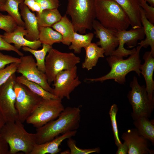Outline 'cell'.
<instances>
[{"mask_svg": "<svg viewBox=\"0 0 154 154\" xmlns=\"http://www.w3.org/2000/svg\"><path fill=\"white\" fill-rule=\"evenodd\" d=\"M81 113L80 106L65 108L57 118L37 128V144L50 141L61 135L77 130L80 126Z\"/></svg>", "mask_w": 154, "mask_h": 154, "instance_id": "obj_1", "label": "cell"}, {"mask_svg": "<svg viewBox=\"0 0 154 154\" xmlns=\"http://www.w3.org/2000/svg\"><path fill=\"white\" fill-rule=\"evenodd\" d=\"M23 123L18 119L7 122L0 132L9 145V154L20 151L30 154L37 144L35 133L27 132Z\"/></svg>", "mask_w": 154, "mask_h": 154, "instance_id": "obj_2", "label": "cell"}, {"mask_svg": "<svg viewBox=\"0 0 154 154\" xmlns=\"http://www.w3.org/2000/svg\"><path fill=\"white\" fill-rule=\"evenodd\" d=\"M142 48L140 45L138 46L135 51L126 59L115 55L109 56L106 60L111 68L110 71L103 76L96 78H87L86 80L92 82H103L107 80L113 79L115 82L123 84L126 82V76L131 71H135L140 76L141 64L140 52Z\"/></svg>", "mask_w": 154, "mask_h": 154, "instance_id": "obj_3", "label": "cell"}, {"mask_svg": "<svg viewBox=\"0 0 154 154\" xmlns=\"http://www.w3.org/2000/svg\"><path fill=\"white\" fill-rule=\"evenodd\" d=\"M96 17L104 27L119 31L130 25L127 15L113 0H94Z\"/></svg>", "mask_w": 154, "mask_h": 154, "instance_id": "obj_4", "label": "cell"}, {"mask_svg": "<svg viewBox=\"0 0 154 154\" xmlns=\"http://www.w3.org/2000/svg\"><path fill=\"white\" fill-rule=\"evenodd\" d=\"M66 13L71 17L75 32L84 34L92 30L96 18L94 0H68Z\"/></svg>", "mask_w": 154, "mask_h": 154, "instance_id": "obj_5", "label": "cell"}, {"mask_svg": "<svg viewBox=\"0 0 154 154\" xmlns=\"http://www.w3.org/2000/svg\"><path fill=\"white\" fill-rule=\"evenodd\" d=\"M80 62V58L73 52H64L51 48L45 59V72L48 83L54 81L59 72L72 68Z\"/></svg>", "mask_w": 154, "mask_h": 154, "instance_id": "obj_6", "label": "cell"}, {"mask_svg": "<svg viewBox=\"0 0 154 154\" xmlns=\"http://www.w3.org/2000/svg\"><path fill=\"white\" fill-rule=\"evenodd\" d=\"M131 90L127 97L131 106V116L134 120L145 117L149 118L154 108V101L149 98L145 86H140L135 76L130 83Z\"/></svg>", "mask_w": 154, "mask_h": 154, "instance_id": "obj_7", "label": "cell"}, {"mask_svg": "<svg viewBox=\"0 0 154 154\" xmlns=\"http://www.w3.org/2000/svg\"><path fill=\"white\" fill-rule=\"evenodd\" d=\"M65 108L62 100L59 99L42 98L40 103L26 121L36 128L40 127L55 119Z\"/></svg>", "mask_w": 154, "mask_h": 154, "instance_id": "obj_8", "label": "cell"}, {"mask_svg": "<svg viewBox=\"0 0 154 154\" xmlns=\"http://www.w3.org/2000/svg\"><path fill=\"white\" fill-rule=\"evenodd\" d=\"M13 88L16 94L15 106L18 118L23 123L35 110L42 98L16 81Z\"/></svg>", "mask_w": 154, "mask_h": 154, "instance_id": "obj_9", "label": "cell"}, {"mask_svg": "<svg viewBox=\"0 0 154 154\" xmlns=\"http://www.w3.org/2000/svg\"><path fill=\"white\" fill-rule=\"evenodd\" d=\"M16 78L14 73L0 87V112L6 122L14 121L18 119L15 106L16 94L13 88Z\"/></svg>", "mask_w": 154, "mask_h": 154, "instance_id": "obj_10", "label": "cell"}, {"mask_svg": "<svg viewBox=\"0 0 154 154\" xmlns=\"http://www.w3.org/2000/svg\"><path fill=\"white\" fill-rule=\"evenodd\" d=\"M77 72L76 66L58 73L53 81V94L61 100L64 98L69 100L71 93L81 84Z\"/></svg>", "mask_w": 154, "mask_h": 154, "instance_id": "obj_11", "label": "cell"}, {"mask_svg": "<svg viewBox=\"0 0 154 154\" xmlns=\"http://www.w3.org/2000/svg\"><path fill=\"white\" fill-rule=\"evenodd\" d=\"M16 72L21 74L27 80L36 83L44 89L53 94V88L48 83L44 73L38 68L32 56H23L20 58Z\"/></svg>", "mask_w": 154, "mask_h": 154, "instance_id": "obj_12", "label": "cell"}, {"mask_svg": "<svg viewBox=\"0 0 154 154\" xmlns=\"http://www.w3.org/2000/svg\"><path fill=\"white\" fill-rule=\"evenodd\" d=\"M116 36L119 40V44L117 48L113 52L112 55H115L120 57H127L135 52L136 50L133 48L131 50H127L124 47L126 44L129 48L135 46L138 44L139 40H142L145 35L143 27L135 28L127 31H117Z\"/></svg>", "mask_w": 154, "mask_h": 154, "instance_id": "obj_13", "label": "cell"}, {"mask_svg": "<svg viewBox=\"0 0 154 154\" xmlns=\"http://www.w3.org/2000/svg\"><path fill=\"white\" fill-rule=\"evenodd\" d=\"M92 28L96 37L99 39L96 44L104 50V55L107 56L112 55L119 44L116 36L117 31L104 27L95 19L93 22Z\"/></svg>", "mask_w": 154, "mask_h": 154, "instance_id": "obj_14", "label": "cell"}, {"mask_svg": "<svg viewBox=\"0 0 154 154\" xmlns=\"http://www.w3.org/2000/svg\"><path fill=\"white\" fill-rule=\"evenodd\" d=\"M128 148V154H153L154 151L149 149V141L141 135L136 128L128 129L121 137Z\"/></svg>", "mask_w": 154, "mask_h": 154, "instance_id": "obj_15", "label": "cell"}, {"mask_svg": "<svg viewBox=\"0 0 154 154\" xmlns=\"http://www.w3.org/2000/svg\"><path fill=\"white\" fill-rule=\"evenodd\" d=\"M27 32L25 27L18 25L15 30L11 32H5L3 35L4 40L8 43H13L15 47L19 50L21 47H28L32 49L37 50L42 46L39 40L31 41L27 39Z\"/></svg>", "mask_w": 154, "mask_h": 154, "instance_id": "obj_16", "label": "cell"}, {"mask_svg": "<svg viewBox=\"0 0 154 154\" xmlns=\"http://www.w3.org/2000/svg\"><path fill=\"white\" fill-rule=\"evenodd\" d=\"M19 8L27 32V35L25 38L31 41L38 40L39 27L35 14L32 12L23 3L19 5Z\"/></svg>", "mask_w": 154, "mask_h": 154, "instance_id": "obj_17", "label": "cell"}, {"mask_svg": "<svg viewBox=\"0 0 154 154\" xmlns=\"http://www.w3.org/2000/svg\"><path fill=\"white\" fill-rule=\"evenodd\" d=\"M143 59L144 63L141 64L140 69L141 73L143 76L145 80L146 89L151 100L154 101V81L153 76L154 70V55L151 52H146Z\"/></svg>", "mask_w": 154, "mask_h": 154, "instance_id": "obj_18", "label": "cell"}, {"mask_svg": "<svg viewBox=\"0 0 154 154\" xmlns=\"http://www.w3.org/2000/svg\"><path fill=\"white\" fill-rule=\"evenodd\" d=\"M77 132V130L70 131L61 135L50 141L37 144L30 154H56L60 153L61 149L59 147L62 142L75 136Z\"/></svg>", "mask_w": 154, "mask_h": 154, "instance_id": "obj_19", "label": "cell"}, {"mask_svg": "<svg viewBox=\"0 0 154 154\" xmlns=\"http://www.w3.org/2000/svg\"><path fill=\"white\" fill-rule=\"evenodd\" d=\"M125 12L129 19L132 28L142 26L141 21L140 6L138 0H113Z\"/></svg>", "mask_w": 154, "mask_h": 154, "instance_id": "obj_20", "label": "cell"}, {"mask_svg": "<svg viewBox=\"0 0 154 154\" xmlns=\"http://www.w3.org/2000/svg\"><path fill=\"white\" fill-rule=\"evenodd\" d=\"M84 48L86 56L84 61L82 64V68L90 70L96 66L100 58L104 57L105 51L94 43L91 42Z\"/></svg>", "mask_w": 154, "mask_h": 154, "instance_id": "obj_21", "label": "cell"}, {"mask_svg": "<svg viewBox=\"0 0 154 154\" xmlns=\"http://www.w3.org/2000/svg\"><path fill=\"white\" fill-rule=\"evenodd\" d=\"M52 27L61 35L63 44L67 46L70 44L75 32L74 26L66 14L62 16L60 20Z\"/></svg>", "mask_w": 154, "mask_h": 154, "instance_id": "obj_22", "label": "cell"}, {"mask_svg": "<svg viewBox=\"0 0 154 154\" xmlns=\"http://www.w3.org/2000/svg\"><path fill=\"white\" fill-rule=\"evenodd\" d=\"M141 21L143 26L146 38L144 40H141L139 44L142 47L147 48L150 46V51L154 55V25L150 22L146 17L143 9L140 7Z\"/></svg>", "mask_w": 154, "mask_h": 154, "instance_id": "obj_23", "label": "cell"}, {"mask_svg": "<svg viewBox=\"0 0 154 154\" xmlns=\"http://www.w3.org/2000/svg\"><path fill=\"white\" fill-rule=\"evenodd\" d=\"M133 124L139 133L154 144V121L149 118L142 117L134 120Z\"/></svg>", "mask_w": 154, "mask_h": 154, "instance_id": "obj_24", "label": "cell"}, {"mask_svg": "<svg viewBox=\"0 0 154 154\" xmlns=\"http://www.w3.org/2000/svg\"><path fill=\"white\" fill-rule=\"evenodd\" d=\"M38 27H52L59 21L62 16L58 9H47L36 13Z\"/></svg>", "mask_w": 154, "mask_h": 154, "instance_id": "obj_25", "label": "cell"}, {"mask_svg": "<svg viewBox=\"0 0 154 154\" xmlns=\"http://www.w3.org/2000/svg\"><path fill=\"white\" fill-rule=\"evenodd\" d=\"M38 40L42 44L50 46L55 43L62 42L61 35L50 27H39Z\"/></svg>", "mask_w": 154, "mask_h": 154, "instance_id": "obj_26", "label": "cell"}, {"mask_svg": "<svg viewBox=\"0 0 154 154\" xmlns=\"http://www.w3.org/2000/svg\"><path fill=\"white\" fill-rule=\"evenodd\" d=\"M24 0H6L5 3L0 6V11H6L16 21L18 25L25 27V23L19 11V6Z\"/></svg>", "mask_w": 154, "mask_h": 154, "instance_id": "obj_27", "label": "cell"}, {"mask_svg": "<svg viewBox=\"0 0 154 154\" xmlns=\"http://www.w3.org/2000/svg\"><path fill=\"white\" fill-rule=\"evenodd\" d=\"M16 81L24 85L33 92L43 99H50L59 98L53 94L45 90L38 84L28 80L22 75L16 77Z\"/></svg>", "mask_w": 154, "mask_h": 154, "instance_id": "obj_28", "label": "cell"}, {"mask_svg": "<svg viewBox=\"0 0 154 154\" xmlns=\"http://www.w3.org/2000/svg\"><path fill=\"white\" fill-rule=\"evenodd\" d=\"M94 36V34L92 33L84 34L75 32L69 48L73 50L75 53L79 54L82 48L92 42Z\"/></svg>", "mask_w": 154, "mask_h": 154, "instance_id": "obj_29", "label": "cell"}, {"mask_svg": "<svg viewBox=\"0 0 154 154\" xmlns=\"http://www.w3.org/2000/svg\"><path fill=\"white\" fill-rule=\"evenodd\" d=\"M42 44V48L39 50L33 49L27 46L22 47V48L23 51L29 52L34 56L36 59L38 69L45 73L46 57L49 50L52 47L48 45Z\"/></svg>", "mask_w": 154, "mask_h": 154, "instance_id": "obj_30", "label": "cell"}, {"mask_svg": "<svg viewBox=\"0 0 154 154\" xmlns=\"http://www.w3.org/2000/svg\"><path fill=\"white\" fill-rule=\"evenodd\" d=\"M118 110L117 105L114 104L111 106L109 112L115 143L117 147L122 143L119 138L117 121L116 115Z\"/></svg>", "mask_w": 154, "mask_h": 154, "instance_id": "obj_31", "label": "cell"}, {"mask_svg": "<svg viewBox=\"0 0 154 154\" xmlns=\"http://www.w3.org/2000/svg\"><path fill=\"white\" fill-rule=\"evenodd\" d=\"M67 139V144L69 149L70 154H89L93 153H98L100 152V149L99 147L90 149H81L77 146L76 141L72 137Z\"/></svg>", "mask_w": 154, "mask_h": 154, "instance_id": "obj_32", "label": "cell"}, {"mask_svg": "<svg viewBox=\"0 0 154 154\" xmlns=\"http://www.w3.org/2000/svg\"><path fill=\"white\" fill-rule=\"evenodd\" d=\"M18 25L15 20L10 15L0 13V29L6 32H11L16 28Z\"/></svg>", "mask_w": 154, "mask_h": 154, "instance_id": "obj_33", "label": "cell"}, {"mask_svg": "<svg viewBox=\"0 0 154 154\" xmlns=\"http://www.w3.org/2000/svg\"><path fill=\"white\" fill-rule=\"evenodd\" d=\"M19 63H11L5 68L0 69V87L16 72Z\"/></svg>", "mask_w": 154, "mask_h": 154, "instance_id": "obj_34", "label": "cell"}, {"mask_svg": "<svg viewBox=\"0 0 154 154\" xmlns=\"http://www.w3.org/2000/svg\"><path fill=\"white\" fill-rule=\"evenodd\" d=\"M139 6L143 10L146 18L151 23H154V7L149 5L145 0H138Z\"/></svg>", "mask_w": 154, "mask_h": 154, "instance_id": "obj_35", "label": "cell"}, {"mask_svg": "<svg viewBox=\"0 0 154 154\" xmlns=\"http://www.w3.org/2000/svg\"><path fill=\"white\" fill-rule=\"evenodd\" d=\"M41 7V12L47 9H58L60 6L59 0H35Z\"/></svg>", "mask_w": 154, "mask_h": 154, "instance_id": "obj_36", "label": "cell"}, {"mask_svg": "<svg viewBox=\"0 0 154 154\" xmlns=\"http://www.w3.org/2000/svg\"><path fill=\"white\" fill-rule=\"evenodd\" d=\"M20 58L4 54L0 52V69L4 68L5 66L13 63H19Z\"/></svg>", "mask_w": 154, "mask_h": 154, "instance_id": "obj_37", "label": "cell"}, {"mask_svg": "<svg viewBox=\"0 0 154 154\" xmlns=\"http://www.w3.org/2000/svg\"><path fill=\"white\" fill-rule=\"evenodd\" d=\"M0 50L13 51L19 55L22 56L24 54L17 49L14 45L7 42L3 38V35H0Z\"/></svg>", "mask_w": 154, "mask_h": 154, "instance_id": "obj_38", "label": "cell"}, {"mask_svg": "<svg viewBox=\"0 0 154 154\" xmlns=\"http://www.w3.org/2000/svg\"><path fill=\"white\" fill-rule=\"evenodd\" d=\"M8 144L0 134V154H9Z\"/></svg>", "mask_w": 154, "mask_h": 154, "instance_id": "obj_39", "label": "cell"}, {"mask_svg": "<svg viewBox=\"0 0 154 154\" xmlns=\"http://www.w3.org/2000/svg\"><path fill=\"white\" fill-rule=\"evenodd\" d=\"M118 149L116 152V154H127L128 153V148L126 142L124 141L117 147Z\"/></svg>", "mask_w": 154, "mask_h": 154, "instance_id": "obj_40", "label": "cell"}, {"mask_svg": "<svg viewBox=\"0 0 154 154\" xmlns=\"http://www.w3.org/2000/svg\"><path fill=\"white\" fill-rule=\"evenodd\" d=\"M35 2V0H24L23 3L32 11Z\"/></svg>", "mask_w": 154, "mask_h": 154, "instance_id": "obj_41", "label": "cell"}, {"mask_svg": "<svg viewBox=\"0 0 154 154\" xmlns=\"http://www.w3.org/2000/svg\"><path fill=\"white\" fill-rule=\"evenodd\" d=\"M6 122V121L5 118L0 112V132Z\"/></svg>", "mask_w": 154, "mask_h": 154, "instance_id": "obj_42", "label": "cell"}, {"mask_svg": "<svg viewBox=\"0 0 154 154\" xmlns=\"http://www.w3.org/2000/svg\"><path fill=\"white\" fill-rule=\"evenodd\" d=\"M147 3H148L150 6L154 7V0H145Z\"/></svg>", "mask_w": 154, "mask_h": 154, "instance_id": "obj_43", "label": "cell"}, {"mask_svg": "<svg viewBox=\"0 0 154 154\" xmlns=\"http://www.w3.org/2000/svg\"><path fill=\"white\" fill-rule=\"evenodd\" d=\"M61 154H70V151L69 150H66L60 152Z\"/></svg>", "mask_w": 154, "mask_h": 154, "instance_id": "obj_44", "label": "cell"}, {"mask_svg": "<svg viewBox=\"0 0 154 154\" xmlns=\"http://www.w3.org/2000/svg\"><path fill=\"white\" fill-rule=\"evenodd\" d=\"M6 0H0V6L3 5L6 1Z\"/></svg>", "mask_w": 154, "mask_h": 154, "instance_id": "obj_45", "label": "cell"}]
</instances>
